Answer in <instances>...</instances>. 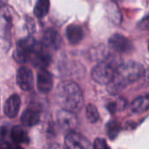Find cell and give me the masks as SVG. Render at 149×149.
Instances as JSON below:
<instances>
[{"label":"cell","instance_id":"18","mask_svg":"<svg viewBox=\"0 0 149 149\" xmlns=\"http://www.w3.org/2000/svg\"><path fill=\"white\" fill-rule=\"evenodd\" d=\"M50 9L49 0H38L34 7V15L38 18H42L48 13Z\"/></svg>","mask_w":149,"mask_h":149},{"label":"cell","instance_id":"7","mask_svg":"<svg viewBox=\"0 0 149 149\" xmlns=\"http://www.w3.org/2000/svg\"><path fill=\"white\" fill-rule=\"evenodd\" d=\"M56 119L59 127L70 132L76 129L79 124L78 118L75 113L64 108L57 112Z\"/></svg>","mask_w":149,"mask_h":149},{"label":"cell","instance_id":"21","mask_svg":"<svg viewBox=\"0 0 149 149\" xmlns=\"http://www.w3.org/2000/svg\"><path fill=\"white\" fill-rule=\"evenodd\" d=\"M120 131V127L116 121H110L107 126V133L110 139H114Z\"/></svg>","mask_w":149,"mask_h":149},{"label":"cell","instance_id":"17","mask_svg":"<svg viewBox=\"0 0 149 149\" xmlns=\"http://www.w3.org/2000/svg\"><path fill=\"white\" fill-rule=\"evenodd\" d=\"M149 105L148 95L140 96L135 99L131 105V110L134 113H141L148 111Z\"/></svg>","mask_w":149,"mask_h":149},{"label":"cell","instance_id":"2","mask_svg":"<svg viewBox=\"0 0 149 149\" xmlns=\"http://www.w3.org/2000/svg\"><path fill=\"white\" fill-rule=\"evenodd\" d=\"M58 100L64 109L79 111L84 105V96L79 86L73 82L63 83L58 89Z\"/></svg>","mask_w":149,"mask_h":149},{"label":"cell","instance_id":"25","mask_svg":"<svg viewBox=\"0 0 149 149\" xmlns=\"http://www.w3.org/2000/svg\"><path fill=\"white\" fill-rule=\"evenodd\" d=\"M114 1H120V0H114Z\"/></svg>","mask_w":149,"mask_h":149},{"label":"cell","instance_id":"1","mask_svg":"<svg viewBox=\"0 0 149 149\" xmlns=\"http://www.w3.org/2000/svg\"><path fill=\"white\" fill-rule=\"evenodd\" d=\"M144 74L145 68L141 64L134 61L123 63L117 66L112 80L107 84V89L112 94L119 93Z\"/></svg>","mask_w":149,"mask_h":149},{"label":"cell","instance_id":"23","mask_svg":"<svg viewBox=\"0 0 149 149\" xmlns=\"http://www.w3.org/2000/svg\"><path fill=\"white\" fill-rule=\"evenodd\" d=\"M3 149H23L21 147H19L18 145L17 144H14V145H7L6 148H4Z\"/></svg>","mask_w":149,"mask_h":149},{"label":"cell","instance_id":"20","mask_svg":"<svg viewBox=\"0 0 149 149\" xmlns=\"http://www.w3.org/2000/svg\"><path fill=\"white\" fill-rule=\"evenodd\" d=\"M86 117L91 123H95L100 119V114L96 107L93 104H89L86 107Z\"/></svg>","mask_w":149,"mask_h":149},{"label":"cell","instance_id":"24","mask_svg":"<svg viewBox=\"0 0 149 149\" xmlns=\"http://www.w3.org/2000/svg\"><path fill=\"white\" fill-rule=\"evenodd\" d=\"M46 149H65L63 147H61L60 145H58V144H52L51 146H49Z\"/></svg>","mask_w":149,"mask_h":149},{"label":"cell","instance_id":"8","mask_svg":"<svg viewBox=\"0 0 149 149\" xmlns=\"http://www.w3.org/2000/svg\"><path fill=\"white\" fill-rule=\"evenodd\" d=\"M108 44L113 50L120 53L129 52L134 48L133 43L124 35L119 33L111 36L108 40Z\"/></svg>","mask_w":149,"mask_h":149},{"label":"cell","instance_id":"19","mask_svg":"<svg viewBox=\"0 0 149 149\" xmlns=\"http://www.w3.org/2000/svg\"><path fill=\"white\" fill-rule=\"evenodd\" d=\"M107 7H108L107 8L108 17H110V19L115 24H120L122 20V16L117 6L113 3H109Z\"/></svg>","mask_w":149,"mask_h":149},{"label":"cell","instance_id":"22","mask_svg":"<svg viewBox=\"0 0 149 149\" xmlns=\"http://www.w3.org/2000/svg\"><path fill=\"white\" fill-rule=\"evenodd\" d=\"M93 149H111L107 143V141L103 138H97L93 142Z\"/></svg>","mask_w":149,"mask_h":149},{"label":"cell","instance_id":"11","mask_svg":"<svg viewBox=\"0 0 149 149\" xmlns=\"http://www.w3.org/2000/svg\"><path fill=\"white\" fill-rule=\"evenodd\" d=\"M62 43L61 37L59 33L54 29H47L44 32L42 44L49 49L58 50Z\"/></svg>","mask_w":149,"mask_h":149},{"label":"cell","instance_id":"12","mask_svg":"<svg viewBox=\"0 0 149 149\" xmlns=\"http://www.w3.org/2000/svg\"><path fill=\"white\" fill-rule=\"evenodd\" d=\"M20 105H21V100L19 96L17 94L11 95L5 101L3 107V112L5 115L9 118H15L19 112Z\"/></svg>","mask_w":149,"mask_h":149},{"label":"cell","instance_id":"5","mask_svg":"<svg viewBox=\"0 0 149 149\" xmlns=\"http://www.w3.org/2000/svg\"><path fill=\"white\" fill-rule=\"evenodd\" d=\"M51 61L52 56L49 52L48 48L45 46L42 43L36 41L30 62H31L34 66L39 69H45L50 65Z\"/></svg>","mask_w":149,"mask_h":149},{"label":"cell","instance_id":"3","mask_svg":"<svg viewBox=\"0 0 149 149\" xmlns=\"http://www.w3.org/2000/svg\"><path fill=\"white\" fill-rule=\"evenodd\" d=\"M116 68L110 62H100L93 69L92 77L98 84L107 85L112 80Z\"/></svg>","mask_w":149,"mask_h":149},{"label":"cell","instance_id":"4","mask_svg":"<svg viewBox=\"0 0 149 149\" xmlns=\"http://www.w3.org/2000/svg\"><path fill=\"white\" fill-rule=\"evenodd\" d=\"M35 43L36 40L31 37H28L19 40L16 45V49L13 53L15 60L18 63L30 62Z\"/></svg>","mask_w":149,"mask_h":149},{"label":"cell","instance_id":"10","mask_svg":"<svg viewBox=\"0 0 149 149\" xmlns=\"http://www.w3.org/2000/svg\"><path fill=\"white\" fill-rule=\"evenodd\" d=\"M37 86L42 93H48L53 86V77L45 69H40L37 75Z\"/></svg>","mask_w":149,"mask_h":149},{"label":"cell","instance_id":"16","mask_svg":"<svg viewBox=\"0 0 149 149\" xmlns=\"http://www.w3.org/2000/svg\"><path fill=\"white\" fill-rule=\"evenodd\" d=\"M10 138L12 141L18 145V144H27L29 142V137L27 132L20 126H15L12 127L10 131Z\"/></svg>","mask_w":149,"mask_h":149},{"label":"cell","instance_id":"13","mask_svg":"<svg viewBox=\"0 0 149 149\" xmlns=\"http://www.w3.org/2000/svg\"><path fill=\"white\" fill-rule=\"evenodd\" d=\"M20 120L24 126L33 127L40 121V113L37 108L28 107L22 113Z\"/></svg>","mask_w":149,"mask_h":149},{"label":"cell","instance_id":"9","mask_svg":"<svg viewBox=\"0 0 149 149\" xmlns=\"http://www.w3.org/2000/svg\"><path fill=\"white\" fill-rule=\"evenodd\" d=\"M33 73L32 71L26 66H22L17 72V83L18 86L25 92H29L33 88Z\"/></svg>","mask_w":149,"mask_h":149},{"label":"cell","instance_id":"6","mask_svg":"<svg viewBox=\"0 0 149 149\" xmlns=\"http://www.w3.org/2000/svg\"><path fill=\"white\" fill-rule=\"evenodd\" d=\"M65 149H93L88 139L76 132H69L65 137Z\"/></svg>","mask_w":149,"mask_h":149},{"label":"cell","instance_id":"15","mask_svg":"<svg viewBox=\"0 0 149 149\" xmlns=\"http://www.w3.org/2000/svg\"><path fill=\"white\" fill-rule=\"evenodd\" d=\"M66 38L72 45L79 44L84 38V32L80 26L77 24H71L66 28Z\"/></svg>","mask_w":149,"mask_h":149},{"label":"cell","instance_id":"14","mask_svg":"<svg viewBox=\"0 0 149 149\" xmlns=\"http://www.w3.org/2000/svg\"><path fill=\"white\" fill-rule=\"evenodd\" d=\"M11 27V17L5 7H0V37L6 38L10 34Z\"/></svg>","mask_w":149,"mask_h":149}]
</instances>
